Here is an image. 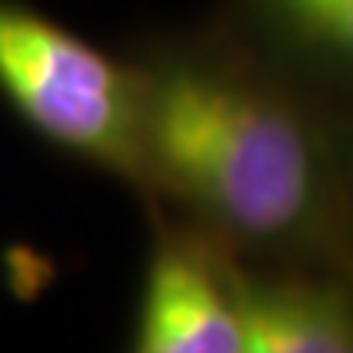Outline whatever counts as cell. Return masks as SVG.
Listing matches in <instances>:
<instances>
[{"instance_id": "2", "label": "cell", "mask_w": 353, "mask_h": 353, "mask_svg": "<svg viewBox=\"0 0 353 353\" xmlns=\"http://www.w3.org/2000/svg\"><path fill=\"white\" fill-rule=\"evenodd\" d=\"M0 99L43 144L141 190V79L26 0H0Z\"/></svg>"}, {"instance_id": "6", "label": "cell", "mask_w": 353, "mask_h": 353, "mask_svg": "<svg viewBox=\"0 0 353 353\" xmlns=\"http://www.w3.org/2000/svg\"><path fill=\"white\" fill-rule=\"evenodd\" d=\"M334 157H337V180L347 216V232L353 242V121H334Z\"/></svg>"}, {"instance_id": "7", "label": "cell", "mask_w": 353, "mask_h": 353, "mask_svg": "<svg viewBox=\"0 0 353 353\" xmlns=\"http://www.w3.org/2000/svg\"><path fill=\"white\" fill-rule=\"evenodd\" d=\"M341 353H353V341H350V343H347V347H343V350H341Z\"/></svg>"}, {"instance_id": "1", "label": "cell", "mask_w": 353, "mask_h": 353, "mask_svg": "<svg viewBox=\"0 0 353 353\" xmlns=\"http://www.w3.org/2000/svg\"><path fill=\"white\" fill-rule=\"evenodd\" d=\"M141 196L252 265L353 285L334 121L210 17L141 37Z\"/></svg>"}, {"instance_id": "3", "label": "cell", "mask_w": 353, "mask_h": 353, "mask_svg": "<svg viewBox=\"0 0 353 353\" xmlns=\"http://www.w3.org/2000/svg\"><path fill=\"white\" fill-rule=\"evenodd\" d=\"M148 203L151 245L128 353H242V259Z\"/></svg>"}, {"instance_id": "4", "label": "cell", "mask_w": 353, "mask_h": 353, "mask_svg": "<svg viewBox=\"0 0 353 353\" xmlns=\"http://www.w3.org/2000/svg\"><path fill=\"white\" fill-rule=\"evenodd\" d=\"M210 20L330 121H353V0H219Z\"/></svg>"}, {"instance_id": "5", "label": "cell", "mask_w": 353, "mask_h": 353, "mask_svg": "<svg viewBox=\"0 0 353 353\" xmlns=\"http://www.w3.org/2000/svg\"><path fill=\"white\" fill-rule=\"evenodd\" d=\"M245 350L341 353L353 341V285L314 268L242 262Z\"/></svg>"}]
</instances>
